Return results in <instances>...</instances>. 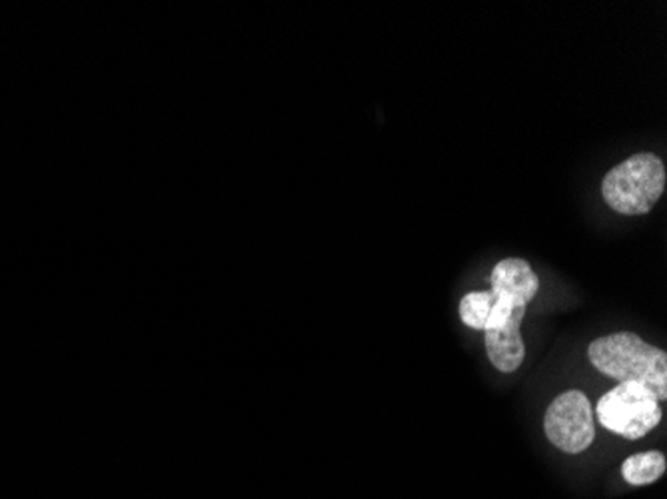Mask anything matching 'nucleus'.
<instances>
[{"mask_svg": "<svg viewBox=\"0 0 667 499\" xmlns=\"http://www.w3.org/2000/svg\"><path fill=\"white\" fill-rule=\"evenodd\" d=\"M496 304V295L490 292H470L462 298L460 302V318L466 326L473 330H486L488 318L492 314V308Z\"/></svg>", "mask_w": 667, "mask_h": 499, "instance_id": "6e6552de", "label": "nucleus"}, {"mask_svg": "<svg viewBox=\"0 0 667 499\" xmlns=\"http://www.w3.org/2000/svg\"><path fill=\"white\" fill-rule=\"evenodd\" d=\"M592 364L617 382H637L657 399L667 397V354L632 332L597 337L587 350Z\"/></svg>", "mask_w": 667, "mask_h": 499, "instance_id": "f257e3e1", "label": "nucleus"}, {"mask_svg": "<svg viewBox=\"0 0 667 499\" xmlns=\"http://www.w3.org/2000/svg\"><path fill=\"white\" fill-rule=\"evenodd\" d=\"M545 434L555 448L565 454H580L590 448L596 436L590 399L577 389L555 397L545 414Z\"/></svg>", "mask_w": 667, "mask_h": 499, "instance_id": "20e7f679", "label": "nucleus"}, {"mask_svg": "<svg viewBox=\"0 0 667 499\" xmlns=\"http://www.w3.org/2000/svg\"><path fill=\"white\" fill-rule=\"evenodd\" d=\"M538 288L540 280L525 260L506 258L493 268L492 292L498 298H508L528 306L538 294Z\"/></svg>", "mask_w": 667, "mask_h": 499, "instance_id": "39448f33", "label": "nucleus"}, {"mask_svg": "<svg viewBox=\"0 0 667 499\" xmlns=\"http://www.w3.org/2000/svg\"><path fill=\"white\" fill-rule=\"evenodd\" d=\"M666 190V166L652 153H639L617 164L602 183L604 200L626 216L647 215Z\"/></svg>", "mask_w": 667, "mask_h": 499, "instance_id": "f03ea898", "label": "nucleus"}, {"mask_svg": "<svg viewBox=\"0 0 667 499\" xmlns=\"http://www.w3.org/2000/svg\"><path fill=\"white\" fill-rule=\"evenodd\" d=\"M666 456L661 451H644L624 461L622 476L629 486H649L666 474Z\"/></svg>", "mask_w": 667, "mask_h": 499, "instance_id": "0eeeda50", "label": "nucleus"}, {"mask_svg": "<svg viewBox=\"0 0 667 499\" xmlns=\"http://www.w3.org/2000/svg\"><path fill=\"white\" fill-rule=\"evenodd\" d=\"M597 419L604 428L627 439L644 438L661 419L659 399L637 382H619L597 402Z\"/></svg>", "mask_w": 667, "mask_h": 499, "instance_id": "7ed1b4c3", "label": "nucleus"}, {"mask_svg": "<svg viewBox=\"0 0 667 499\" xmlns=\"http://www.w3.org/2000/svg\"><path fill=\"white\" fill-rule=\"evenodd\" d=\"M520 328H522V322H512L500 330L486 332L488 357L493 366L506 374L515 372L524 362L525 344Z\"/></svg>", "mask_w": 667, "mask_h": 499, "instance_id": "423d86ee", "label": "nucleus"}]
</instances>
